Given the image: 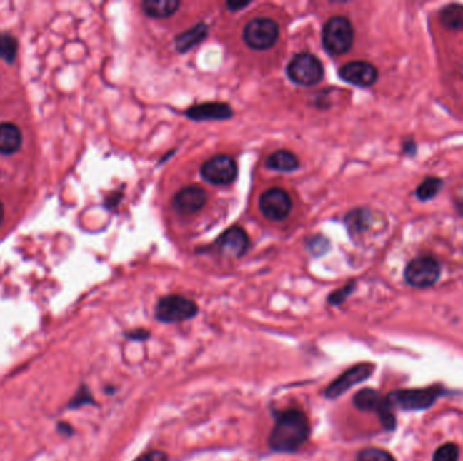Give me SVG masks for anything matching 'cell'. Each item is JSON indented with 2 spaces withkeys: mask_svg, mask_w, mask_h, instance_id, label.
<instances>
[{
  "mask_svg": "<svg viewBox=\"0 0 463 461\" xmlns=\"http://www.w3.org/2000/svg\"><path fill=\"white\" fill-rule=\"evenodd\" d=\"M37 157V133L27 102L19 96L0 102V180L27 186Z\"/></svg>",
  "mask_w": 463,
  "mask_h": 461,
  "instance_id": "6da1fadb",
  "label": "cell"
},
{
  "mask_svg": "<svg viewBox=\"0 0 463 461\" xmlns=\"http://www.w3.org/2000/svg\"><path fill=\"white\" fill-rule=\"evenodd\" d=\"M274 426L269 436V448L275 453H296L308 442L310 423L308 415L299 409L272 412Z\"/></svg>",
  "mask_w": 463,
  "mask_h": 461,
  "instance_id": "7a4b0ae2",
  "label": "cell"
},
{
  "mask_svg": "<svg viewBox=\"0 0 463 461\" xmlns=\"http://www.w3.org/2000/svg\"><path fill=\"white\" fill-rule=\"evenodd\" d=\"M31 199L33 193L27 186L0 180V240L24 218Z\"/></svg>",
  "mask_w": 463,
  "mask_h": 461,
  "instance_id": "3957f363",
  "label": "cell"
},
{
  "mask_svg": "<svg viewBox=\"0 0 463 461\" xmlns=\"http://www.w3.org/2000/svg\"><path fill=\"white\" fill-rule=\"evenodd\" d=\"M198 314V305L193 299L183 295H166L157 302L154 308L156 320L167 325L193 320Z\"/></svg>",
  "mask_w": 463,
  "mask_h": 461,
  "instance_id": "277c9868",
  "label": "cell"
},
{
  "mask_svg": "<svg viewBox=\"0 0 463 461\" xmlns=\"http://www.w3.org/2000/svg\"><path fill=\"white\" fill-rule=\"evenodd\" d=\"M355 39L354 26L346 16L331 18L322 29L324 49L332 56L346 54Z\"/></svg>",
  "mask_w": 463,
  "mask_h": 461,
  "instance_id": "5b68a950",
  "label": "cell"
},
{
  "mask_svg": "<svg viewBox=\"0 0 463 461\" xmlns=\"http://www.w3.org/2000/svg\"><path fill=\"white\" fill-rule=\"evenodd\" d=\"M286 72L294 84L312 87L322 81L324 66L316 56L310 53H298L287 65Z\"/></svg>",
  "mask_w": 463,
  "mask_h": 461,
  "instance_id": "8992f818",
  "label": "cell"
},
{
  "mask_svg": "<svg viewBox=\"0 0 463 461\" xmlns=\"http://www.w3.org/2000/svg\"><path fill=\"white\" fill-rule=\"evenodd\" d=\"M439 395L440 390L437 387H428L399 390L387 394L385 399L392 409L399 407L401 410H425L435 403Z\"/></svg>",
  "mask_w": 463,
  "mask_h": 461,
  "instance_id": "52a82bcc",
  "label": "cell"
},
{
  "mask_svg": "<svg viewBox=\"0 0 463 461\" xmlns=\"http://www.w3.org/2000/svg\"><path fill=\"white\" fill-rule=\"evenodd\" d=\"M279 39V25L271 18H255L243 31L245 44L255 51L271 49Z\"/></svg>",
  "mask_w": 463,
  "mask_h": 461,
  "instance_id": "ba28073f",
  "label": "cell"
},
{
  "mask_svg": "<svg viewBox=\"0 0 463 461\" xmlns=\"http://www.w3.org/2000/svg\"><path fill=\"white\" fill-rule=\"evenodd\" d=\"M375 365L373 363H359L352 365L325 388L324 397L327 399H337L344 395L352 387L366 382L373 375Z\"/></svg>",
  "mask_w": 463,
  "mask_h": 461,
  "instance_id": "9c48e42d",
  "label": "cell"
},
{
  "mask_svg": "<svg viewBox=\"0 0 463 461\" xmlns=\"http://www.w3.org/2000/svg\"><path fill=\"white\" fill-rule=\"evenodd\" d=\"M202 178L214 186H229L239 176V167L228 154H217L209 158L201 168Z\"/></svg>",
  "mask_w": 463,
  "mask_h": 461,
  "instance_id": "30bf717a",
  "label": "cell"
},
{
  "mask_svg": "<svg viewBox=\"0 0 463 461\" xmlns=\"http://www.w3.org/2000/svg\"><path fill=\"white\" fill-rule=\"evenodd\" d=\"M404 276L412 287L428 288L439 280L440 265L434 257H417L407 265Z\"/></svg>",
  "mask_w": 463,
  "mask_h": 461,
  "instance_id": "8fae6325",
  "label": "cell"
},
{
  "mask_svg": "<svg viewBox=\"0 0 463 461\" xmlns=\"http://www.w3.org/2000/svg\"><path fill=\"white\" fill-rule=\"evenodd\" d=\"M259 208L264 218L281 222L289 217L293 208V201L283 188L274 187L262 193L259 199Z\"/></svg>",
  "mask_w": 463,
  "mask_h": 461,
  "instance_id": "7c38bea8",
  "label": "cell"
},
{
  "mask_svg": "<svg viewBox=\"0 0 463 461\" xmlns=\"http://www.w3.org/2000/svg\"><path fill=\"white\" fill-rule=\"evenodd\" d=\"M339 76L348 84L360 88L372 87L378 78V71L372 63L367 61H351L343 65L339 71Z\"/></svg>",
  "mask_w": 463,
  "mask_h": 461,
  "instance_id": "4fadbf2b",
  "label": "cell"
},
{
  "mask_svg": "<svg viewBox=\"0 0 463 461\" xmlns=\"http://www.w3.org/2000/svg\"><path fill=\"white\" fill-rule=\"evenodd\" d=\"M248 246H249V237L247 231L239 226L226 229L216 241V249L219 253L234 258L244 256L248 250Z\"/></svg>",
  "mask_w": 463,
  "mask_h": 461,
  "instance_id": "5bb4252c",
  "label": "cell"
},
{
  "mask_svg": "<svg viewBox=\"0 0 463 461\" xmlns=\"http://www.w3.org/2000/svg\"><path fill=\"white\" fill-rule=\"evenodd\" d=\"M207 193L198 186H190L181 188L175 195L172 206L181 216H191L201 211L207 203Z\"/></svg>",
  "mask_w": 463,
  "mask_h": 461,
  "instance_id": "9a60e30c",
  "label": "cell"
},
{
  "mask_svg": "<svg viewBox=\"0 0 463 461\" xmlns=\"http://www.w3.org/2000/svg\"><path fill=\"white\" fill-rule=\"evenodd\" d=\"M186 116L191 121H226L233 116L231 106L224 102L201 103L190 107L186 111Z\"/></svg>",
  "mask_w": 463,
  "mask_h": 461,
  "instance_id": "2e32d148",
  "label": "cell"
},
{
  "mask_svg": "<svg viewBox=\"0 0 463 461\" xmlns=\"http://www.w3.org/2000/svg\"><path fill=\"white\" fill-rule=\"evenodd\" d=\"M373 213L369 208H355L348 213L346 217L348 233L352 238L360 237L372 229L373 226Z\"/></svg>",
  "mask_w": 463,
  "mask_h": 461,
  "instance_id": "e0dca14e",
  "label": "cell"
},
{
  "mask_svg": "<svg viewBox=\"0 0 463 461\" xmlns=\"http://www.w3.org/2000/svg\"><path fill=\"white\" fill-rule=\"evenodd\" d=\"M207 34H209V27L204 22H199L198 25L180 33L179 36L175 37V48L179 53L191 51L193 48L198 46L202 41L207 39Z\"/></svg>",
  "mask_w": 463,
  "mask_h": 461,
  "instance_id": "ac0fdd59",
  "label": "cell"
},
{
  "mask_svg": "<svg viewBox=\"0 0 463 461\" xmlns=\"http://www.w3.org/2000/svg\"><path fill=\"white\" fill-rule=\"evenodd\" d=\"M352 403L358 410L374 411L378 414L385 406V397H381V394L373 388H363L354 395Z\"/></svg>",
  "mask_w": 463,
  "mask_h": 461,
  "instance_id": "d6986e66",
  "label": "cell"
},
{
  "mask_svg": "<svg viewBox=\"0 0 463 461\" xmlns=\"http://www.w3.org/2000/svg\"><path fill=\"white\" fill-rule=\"evenodd\" d=\"M142 11L145 15L156 18V19H164L169 18L179 10V0H145L141 4Z\"/></svg>",
  "mask_w": 463,
  "mask_h": 461,
  "instance_id": "ffe728a7",
  "label": "cell"
},
{
  "mask_svg": "<svg viewBox=\"0 0 463 461\" xmlns=\"http://www.w3.org/2000/svg\"><path fill=\"white\" fill-rule=\"evenodd\" d=\"M266 167L277 172L289 173L299 168V160L296 154L290 151H278L267 157Z\"/></svg>",
  "mask_w": 463,
  "mask_h": 461,
  "instance_id": "44dd1931",
  "label": "cell"
},
{
  "mask_svg": "<svg viewBox=\"0 0 463 461\" xmlns=\"http://www.w3.org/2000/svg\"><path fill=\"white\" fill-rule=\"evenodd\" d=\"M440 22L450 30H463V6L449 4L442 9Z\"/></svg>",
  "mask_w": 463,
  "mask_h": 461,
  "instance_id": "7402d4cb",
  "label": "cell"
},
{
  "mask_svg": "<svg viewBox=\"0 0 463 461\" xmlns=\"http://www.w3.org/2000/svg\"><path fill=\"white\" fill-rule=\"evenodd\" d=\"M18 57V41L11 34H0V60L6 65H14Z\"/></svg>",
  "mask_w": 463,
  "mask_h": 461,
  "instance_id": "603a6c76",
  "label": "cell"
},
{
  "mask_svg": "<svg viewBox=\"0 0 463 461\" xmlns=\"http://www.w3.org/2000/svg\"><path fill=\"white\" fill-rule=\"evenodd\" d=\"M442 188H443V180L439 179V178H427L417 187L416 196L420 201L427 202V201L434 199Z\"/></svg>",
  "mask_w": 463,
  "mask_h": 461,
  "instance_id": "cb8c5ba5",
  "label": "cell"
},
{
  "mask_svg": "<svg viewBox=\"0 0 463 461\" xmlns=\"http://www.w3.org/2000/svg\"><path fill=\"white\" fill-rule=\"evenodd\" d=\"M1 65L3 64H0V102L18 96V90H14V87H16L15 78Z\"/></svg>",
  "mask_w": 463,
  "mask_h": 461,
  "instance_id": "d4e9b609",
  "label": "cell"
},
{
  "mask_svg": "<svg viewBox=\"0 0 463 461\" xmlns=\"http://www.w3.org/2000/svg\"><path fill=\"white\" fill-rule=\"evenodd\" d=\"M358 461H396V459L385 450L379 448H364L357 455Z\"/></svg>",
  "mask_w": 463,
  "mask_h": 461,
  "instance_id": "484cf974",
  "label": "cell"
},
{
  "mask_svg": "<svg viewBox=\"0 0 463 461\" xmlns=\"http://www.w3.org/2000/svg\"><path fill=\"white\" fill-rule=\"evenodd\" d=\"M95 399L92 397L90 390L87 385H80L79 390L75 394V397H72V400L68 403V409H79L81 406H87V405H95Z\"/></svg>",
  "mask_w": 463,
  "mask_h": 461,
  "instance_id": "4316f807",
  "label": "cell"
},
{
  "mask_svg": "<svg viewBox=\"0 0 463 461\" xmlns=\"http://www.w3.org/2000/svg\"><path fill=\"white\" fill-rule=\"evenodd\" d=\"M459 460V448L449 442L442 445L440 448H437L435 455H434V460L432 461H458Z\"/></svg>",
  "mask_w": 463,
  "mask_h": 461,
  "instance_id": "83f0119b",
  "label": "cell"
},
{
  "mask_svg": "<svg viewBox=\"0 0 463 461\" xmlns=\"http://www.w3.org/2000/svg\"><path fill=\"white\" fill-rule=\"evenodd\" d=\"M354 290H355V282L348 283L347 285L334 291L328 296L327 300L331 306H340L347 300L348 296L354 293Z\"/></svg>",
  "mask_w": 463,
  "mask_h": 461,
  "instance_id": "f1b7e54d",
  "label": "cell"
},
{
  "mask_svg": "<svg viewBox=\"0 0 463 461\" xmlns=\"http://www.w3.org/2000/svg\"><path fill=\"white\" fill-rule=\"evenodd\" d=\"M308 249L309 252H312V255H314V256H322L329 249V241L325 237H322V235L314 237V238H312L309 241Z\"/></svg>",
  "mask_w": 463,
  "mask_h": 461,
  "instance_id": "f546056e",
  "label": "cell"
},
{
  "mask_svg": "<svg viewBox=\"0 0 463 461\" xmlns=\"http://www.w3.org/2000/svg\"><path fill=\"white\" fill-rule=\"evenodd\" d=\"M151 332L148 329L144 328H137V329H131L125 333V338H128L129 341H136V343H144L148 341L151 338Z\"/></svg>",
  "mask_w": 463,
  "mask_h": 461,
  "instance_id": "4dcf8cb0",
  "label": "cell"
},
{
  "mask_svg": "<svg viewBox=\"0 0 463 461\" xmlns=\"http://www.w3.org/2000/svg\"><path fill=\"white\" fill-rule=\"evenodd\" d=\"M134 461H169V457H168V455L164 450L154 449V450H149V452L144 453Z\"/></svg>",
  "mask_w": 463,
  "mask_h": 461,
  "instance_id": "1f68e13d",
  "label": "cell"
},
{
  "mask_svg": "<svg viewBox=\"0 0 463 461\" xmlns=\"http://www.w3.org/2000/svg\"><path fill=\"white\" fill-rule=\"evenodd\" d=\"M251 3L249 1H247V3H243V1H239V3H236V1H229V3H226V7L231 10V11H237V10H242V9H245V7H248Z\"/></svg>",
  "mask_w": 463,
  "mask_h": 461,
  "instance_id": "d6a6232c",
  "label": "cell"
},
{
  "mask_svg": "<svg viewBox=\"0 0 463 461\" xmlns=\"http://www.w3.org/2000/svg\"><path fill=\"white\" fill-rule=\"evenodd\" d=\"M59 432L60 433H63V435H65V436H72L74 435V429H72V426L71 425H68V423H63L60 422L59 425Z\"/></svg>",
  "mask_w": 463,
  "mask_h": 461,
  "instance_id": "836d02e7",
  "label": "cell"
},
{
  "mask_svg": "<svg viewBox=\"0 0 463 461\" xmlns=\"http://www.w3.org/2000/svg\"><path fill=\"white\" fill-rule=\"evenodd\" d=\"M455 207H457L458 213H459L461 216H463V193L462 195H459V196L455 199Z\"/></svg>",
  "mask_w": 463,
  "mask_h": 461,
  "instance_id": "e575fe53",
  "label": "cell"
}]
</instances>
